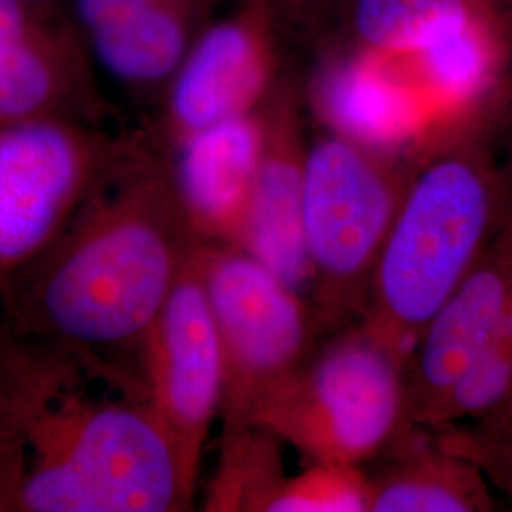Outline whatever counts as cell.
Segmentation results:
<instances>
[{"label": "cell", "instance_id": "cb8c5ba5", "mask_svg": "<svg viewBox=\"0 0 512 512\" xmlns=\"http://www.w3.org/2000/svg\"><path fill=\"white\" fill-rule=\"evenodd\" d=\"M511 219H512V217H511Z\"/></svg>", "mask_w": 512, "mask_h": 512}, {"label": "cell", "instance_id": "2e32d148", "mask_svg": "<svg viewBox=\"0 0 512 512\" xmlns=\"http://www.w3.org/2000/svg\"><path fill=\"white\" fill-rule=\"evenodd\" d=\"M277 440L255 423L222 429L219 463L207 484L203 511H266L275 488L285 480Z\"/></svg>", "mask_w": 512, "mask_h": 512}, {"label": "cell", "instance_id": "52a82bcc", "mask_svg": "<svg viewBox=\"0 0 512 512\" xmlns=\"http://www.w3.org/2000/svg\"><path fill=\"white\" fill-rule=\"evenodd\" d=\"M120 135L67 120L0 126V296L67 226Z\"/></svg>", "mask_w": 512, "mask_h": 512}, {"label": "cell", "instance_id": "7402d4cb", "mask_svg": "<svg viewBox=\"0 0 512 512\" xmlns=\"http://www.w3.org/2000/svg\"><path fill=\"white\" fill-rule=\"evenodd\" d=\"M492 133H497L501 137V156L495 154V158H497V164H499L503 181H505V188H507V194H509L512 217V88L509 95H507V99H505L503 109L495 120Z\"/></svg>", "mask_w": 512, "mask_h": 512}, {"label": "cell", "instance_id": "5bb4252c", "mask_svg": "<svg viewBox=\"0 0 512 512\" xmlns=\"http://www.w3.org/2000/svg\"><path fill=\"white\" fill-rule=\"evenodd\" d=\"M262 107L162 145L173 190L194 238L238 245L264 150Z\"/></svg>", "mask_w": 512, "mask_h": 512}, {"label": "cell", "instance_id": "ba28073f", "mask_svg": "<svg viewBox=\"0 0 512 512\" xmlns=\"http://www.w3.org/2000/svg\"><path fill=\"white\" fill-rule=\"evenodd\" d=\"M141 382L188 475L198 482L203 448L224 399V353L205 291L202 243L148 332Z\"/></svg>", "mask_w": 512, "mask_h": 512}, {"label": "cell", "instance_id": "ffe728a7", "mask_svg": "<svg viewBox=\"0 0 512 512\" xmlns=\"http://www.w3.org/2000/svg\"><path fill=\"white\" fill-rule=\"evenodd\" d=\"M274 25L287 46L315 52L338 37L357 0H251Z\"/></svg>", "mask_w": 512, "mask_h": 512}, {"label": "cell", "instance_id": "5b68a950", "mask_svg": "<svg viewBox=\"0 0 512 512\" xmlns=\"http://www.w3.org/2000/svg\"><path fill=\"white\" fill-rule=\"evenodd\" d=\"M412 164L323 131L306 150L304 241L321 329L365 311L368 287Z\"/></svg>", "mask_w": 512, "mask_h": 512}, {"label": "cell", "instance_id": "9c48e42d", "mask_svg": "<svg viewBox=\"0 0 512 512\" xmlns=\"http://www.w3.org/2000/svg\"><path fill=\"white\" fill-rule=\"evenodd\" d=\"M285 44L251 0L213 16L184 55L148 133L162 145L253 114L281 80Z\"/></svg>", "mask_w": 512, "mask_h": 512}, {"label": "cell", "instance_id": "8fae6325", "mask_svg": "<svg viewBox=\"0 0 512 512\" xmlns=\"http://www.w3.org/2000/svg\"><path fill=\"white\" fill-rule=\"evenodd\" d=\"M110 105L82 38L59 6L0 0V126H105Z\"/></svg>", "mask_w": 512, "mask_h": 512}, {"label": "cell", "instance_id": "6da1fadb", "mask_svg": "<svg viewBox=\"0 0 512 512\" xmlns=\"http://www.w3.org/2000/svg\"><path fill=\"white\" fill-rule=\"evenodd\" d=\"M198 245L162 145L147 128L122 133L67 226L0 296V321L143 391L148 332Z\"/></svg>", "mask_w": 512, "mask_h": 512}, {"label": "cell", "instance_id": "e0dca14e", "mask_svg": "<svg viewBox=\"0 0 512 512\" xmlns=\"http://www.w3.org/2000/svg\"><path fill=\"white\" fill-rule=\"evenodd\" d=\"M512 0H357L338 37L385 54L412 52L440 23Z\"/></svg>", "mask_w": 512, "mask_h": 512}, {"label": "cell", "instance_id": "44dd1931", "mask_svg": "<svg viewBox=\"0 0 512 512\" xmlns=\"http://www.w3.org/2000/svg\"><path fill=\"white\" fill-rule=\"evenodd\" d=\"M27 458L18 435L0 421V512H19Z\"/></svg>", "mask_w": 512, "mask_h": 512}, {"label": "cell", "instance_id": "4fadbf2b", "mask_svg": "<svg viewBox=\"0 0 512 512\" xmlns=\"http://www.w3.org/2000/svg\"><path fill=\"white\" fill-rule=\"evenodd\" d=\"M300 88L285 73L262 105L264 150L238 247L274 270L304 298L311 296V268L304 241L306 139Z\"/></svg>", "mask_w": 512, "mask_h": 512}, {"label": "cell", "instance_id": "603a6c76", "mask_svg": "<svg viewBox=\"0 0 512 512\" xmlns=\"http://www.w3.org/2000/svg\"><path fill=\"white\" fill-rule=\"evenodd\" d=\"M503 338H507L509 342H512V300L511 306H509V310H507V315H505V321H503V327H501V332H499Z\"/></svg>", "mask_w": 512, "mask_h": 512}, {"label": "cell", "instance_id": "8992f818", "mask_svg": "<svg viewBox=\"0 0 512 512\" xmlns=\"http://www.w3.org/2000/svg\"><path fill=\"white\" fill-rule=\"evenodd\" d=\"M202 272L224 353L222 429H234L308 361L323 329L302 294L238 245L202 243Z\"/></svg>", "mask_w": 512, "mask_h": 512}, {"label": "cell", "instance_id": "d6986e66", "mask_svg": "<svg viewBox=\"0 0 512 512\" xmlns=\"http://www.w3.org/2000/svg\"><path fill=\"white\" fill-rule=\"evenodd\" d=\"M431 433L448 450L471 459L492 486L512 499V404L486 420Z\"/></svg>", "mask_w": 512, "mask_h": 512}, {"label": "cell", "instance_id": "7a4b0ae2", "mask_svg": "<svg viewBox=\"0 0 512 512\" xmlns=\"http://www.w3.org/2000/svg\"><path fill=\"white\" fill-rule=\"evenodd\" d=\"M0 421L27 458L19 512L190 511L198 482L137 385L0 321Z\"/></svg>", "mask_w": 512, "mask_h": 512}, {"label": "cell", "instance_id": "7c38bea8", "mask_svg": "<svg viewBox=\"0 0 512 512\" xmlns=\"http://www.w3.org/2000/svg\"><path fill=\"white\" fill-rule=\"evenodd\" d=\"M512 300V219L427 321L406 359L408 418L427 429L459 376L499 336Z\"/></svg>", "mask_w": 512, "mask_h": 512}, {"label": "cell", "instance_id": "ac0fdd59", "mask_svg": "<svg viewBox=\"0 0 512 512\" xmlns=\"http://www.w3.org/2000/svg\"><path fill=\"white\" fill-rule=\"evenodd\" d=\"M370 480L355 465L311 463L275 488L264 512H368Z\"/></svg>", "mask_w": 512, "mask_h": 512}, {"label": "cell", "instance_id": "30bf717a", "mask_svg": "<svg viewBox=\"0 0 512 512\" xmlns=\"http://www.w3.org/2000/svg\"><path fill=\"white\" fill-rule=\"evenodd\" d=\"M304 97L325 131L412 164L437 137V118L401 55L336 37L313 52Z\"/></svg>", "mask_w": 512, "mask_h": 512}, {"label": "cell", "instance_id": "3957f363", "mask_svg": "<svg viewBox=\"0 0 512 512\" xmlns=\"http://www.w3.org/2000/svg\"><path fill=\"white\" fill-rule=\"evenodd\" d=\"M509 217L490 129L435 139L412 160L361 319L408 355Z\"/></svg>", "mask_w": 512, "mask_h": 512}, {"label": "cell", "instance_id": "277c9868", "mask_svg": "<svg viewBox=\"0 0 512 512\" xmlns=\"http://www.w3.org/2000/svg\"><path fill=\"white\" fill-rule=\"evenodd\" d=\"M406 359L361 319L315 348L258 404L251 423L293 444L311 463L361 467L416 427L408 418Z\"/></svg>", "mask_w": 512, "mask_h": 512}, {"label": "cell", "instance_id": "9a60e30c", "mask_svg": "<svg viewBox=\"0 0 512 512\" xmlns=\"http://www.w3.org/2000/svg\"><path fill=\"white\" fill-rule=\"evenodd\" d=\"M414 429L389 450L391 461L368 476V512L495 511L492 482L480 467L437 437L416 439Z\"/></svg>", "mask_w": 512, "mask_h": 512}]
</instances>
